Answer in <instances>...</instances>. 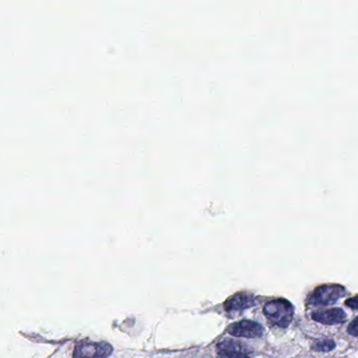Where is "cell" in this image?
Returning <instances> with one entry per match:
<instances>
[{
  "label": "cell",
  "instance_id": "6da1fadb",
  "mask_svg": "<svg viewBox=\"0 0 358 358\" xmlns=\"http://www.w3.org/2000/svg\"><path fill=\"white\" fill-rule=\"evenodd\" d=\"M264 315L273 325L286 328L294 319V306L284 298L271 301L265 305Z\"/></svg>",
  "mask_w": 358,
  "mask_h": 358
},
{
  "label": "cell",
  "instance_id": "7a4b0ae2",
  "mask_svg": "<svg viewBox=\"0 0 358 358\" xmlns=\"http://www.w3.org/2000/svg\"><path fill=\"white\" fill-rule=\"evenodd\" d=\"M345 288L341 285H324L311 292L307 298L309 306H327L338 302V298L345 296Z\"/></svg>",
  "mask_w": 358,
  "mask_h": 358
},
{
  "label": "cell",
  "instance_id": "3957f363",
  "mask_svg": "<svg viewBox=\"0 0 358 358\" xmlns=\"http://www.w3.org/2000/svg\"><path fill=\"white\" fill-rule=\"evenodd\" d=\"M113 352L110 345L83 340L76 346L73 358H107Z\"/></svg>",
  "mask_w": 358,
  "mask_h": 358
},
{
  "label": "cell",
  "instance_id": "277c9868",
  "mask_svg": "<svg viewBox=\"0 0 358 358\" xmlns=\"http://www.w3.org/2000/svg\"><path fill=\"white\" fill-rule=\"evenodd\" d=\"M229 334L237 338H257L263 336L262 326L252 321H241L229 328Z\"/></svg>",
  "mask_w": 358,
  "mask_h": 358
},
{
  "label": "cell",
  "instance_id": "5b68a950",
  "mask_svg": "<svg viewBox=\"0 0 358 358\" xmlns=\"http://www.w3.org/2000/svg\"><path fill=\"white\" fill-rule=\"evenodd\" d=\"M256 304V298L250 294L241 292V294H235L229 298L225 302L224 308L229 313H239L244 309L250 308Z\"/></svg>",
  "mask_w": 358,
  "mask_h": 358
},
{
  "label": "cell",
  "instance_id": "8992f818",
  "mask_svg": "<svg viewBox=\"0 0 358 358\" xmlns=\"http://www.w3.org/2000/svg\"><path fill=\"white\" fill-rule=\"evenodd\" d=\"M311 319L324 325H336V324L344 323L347 319V315L342 309L334 308L315 311L311 313Z\"/></svg>",
  "mask_w": 358,
  "mask_h": 358
},
{
  "label": "cell",
  "instance_id": "52a82bcc",
  "mask_svg": "<svg viewBox=\"0 0 358 358\" xmlns=\"http://www.w3.org/2000/svg\"><path fill=\"white\" fill-rule=\"evenodd\" d=\"M218 358H250L239 343L224 340L217 347Z\"/></svg>",
  "mask_w": 358,
  "mask_h": 358
},
{
  "label": "cell",
  "instance_id": "ba28073f",
  "mask_svg": "<svg viewBox=\"0 0 358 358\" xmlns=\"http://www.w3.org/2000/svg\"><path fill=\"white\" fill-rule=\"evenodd\" d=\"M336 348L334 340H319L313 343L311 349L315 352H330Z\"/></svg>",
  "mask_w": 358,
  "mask_h": 358
},
{
  "label": "cell",
  "instance_id": "9c48e42d",
  "mask_svg": "<svg viewBox=\"0 0 358 358\" xmlns=\"http://www.w3.org/2000/svg\"><path fill=\"white\" fill-rule=\"evenodd\" d=\"M348 333L350 336H358V317L349 325Z\"/></svg>",
  "mask_w": 358,
  "mask_h": 358
},
{
  "label": "cell",
  "instance_id": "30bf717a",
  "mask_svg": "<svg viewBox=\"0 0 358 358\" xmlns=\"http://www.w3.org/2000/svg\"><path fill=\"white\" fill-rule=\"evenodd\" d=\"M346 306L350 307V308L355 309V310H358V296H355V298H349V300L346 301Z\"/></svg>",
  "mask_w": 358,
  "mask_h": 358
}]
</instances>
